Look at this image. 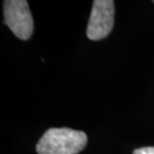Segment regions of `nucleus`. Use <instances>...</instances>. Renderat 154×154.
Wrapping results in <instances>:
<instances>
[{"label":"nucleus","mask_w":154,"mask_h":154,"mask_svg":"<svg viewBox=\"0 0 154 154\" xmlns=\"http://www.w3.org/2000/svg\"><path fill=\"white\" fill-rule=\"evenodd\" d=\"M87 143L84 132L67 127L50 128L40 138L36 151L38 154H78Z\"/></svg>","instance_id":"f257e3e1"},{"label":"nucleus","mask_w":154,"mask_h":154,"mask_svg":"<svg viewBox=\"0 0 154 154\" xmlns=\"http://www.w3.org/2000/svg\"><path fill=\"white\" fill-rule=\"evenodd\" d=\"M5 23L14 35L21 40H27L33 33V18L25 0H5L3 3Z\"/></svg>","instance_id":"f03ea898"},{"label":"nucleus","mask_w":154,"mask_h":154,"mask_svg":"<svg viewBox=\"0 0 154 154\" xmlns=\"http://www.w3.org/2000/svg\"><path fill=\"white\" fill-rule=\"evenodd\" d=\"M115 8L112 0H95L87 26V37L100 40L109 35L114 25Z\"/></svg>","instance_id":"7ed1b4c3"},{"label":"nucleus","mask_w":154,"mask_h":154,"mask_svg":"<svg viewBox=\"0 0 154 154\" xmlns=\"http://www.w3.org/2000/svg\"><path fill=\"white\" fill-rule=\"evenodd\" d=\"M133 154H154V147H142L135 149Z\"/></svg>","instance_id":"20e7f679"}]
</instances>
